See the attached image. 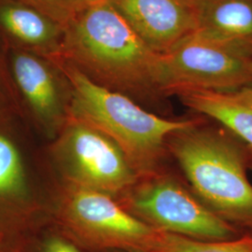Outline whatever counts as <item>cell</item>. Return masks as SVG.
<instances>
[{"label": "cell", "instance_id": "cell-1", "mask_svg": "<svg viewBox=\"0 0 252 252\" xmlns=\"http://www.w3.org/2000/svg\"><path fill=\"white\" fill-rule=\"evenodd\" d=\"M165 146L199 200L227 222L252 233V150L225 128L197 120L172 133Z\"/></svg>", "mask_w": 252, "mask_h": 252}, {"label": "cell", "instance_id": "cell-2", "mask_svg": "<svg viewBox=\"0 0 252 252\" xmlns=\"http://www.w3.org/2000/svg\"><path fill=\"white\" fill-rule=\"evenodd\" d=\"M67 76L72 88L70 118L111 138L139 178L159 172L167 137L195 121L158 117L126 95L94 82L77 68H69Z\"/></svg>", "mask_w": 252, "mask_h": 252}, {"label": "cell", "instance_id": "cell-3", "mask_svg": "<svg viewBox=\"0 0 252 252\" xmlns=\"http://www.w3.org/2000/svg\"><path fill=\"white\" fill-rule=\"evenodd\" d=\"M66 46L92 72L128 90H155L160 54L108 0L87 6L67 26Z\"/></svg>", "mask_w": 252, "mask_h": 252}, {"label": "cell", "instance_id": "cell-4", "mask_svg": "<svg viewBox=\"0 0 252 252\" xmlns=\"http://www.w3.org/2000/svg\"><path fill=\"white\" fill-rule=\"evenodd\" d=\"M120 204L153 229L204 241L230 240L241 230L218 216L180 181L156 172L122 194Z\"/></svg>", "mask_w": 252, "mask_h": 252}, {"label": "cell", "instance_id": "cell-5", "mask_svg": "<svg viewBox=\"0 0 252 252\" xmlns=\"http://www.w3.org/2000/svg\"><path fill=\"white\" fill-rule=\"evenodd\" d=\"M252 84V56L198 31L160 54L156 91H232Z\"/></svg>", "mask_w": 252, "mask_h": 252}, {"label": "cell", "instance_id": "cell-6", "mask_svg": "<svg viewBox=\"0 0 252 252\" xmlns=\"http://www.w3.org/2000/svg\"><path fill=\"white\" fill-rule=\"evenodd\" d=\"M66 236L99 252H149L159 231L131 215L109 194L69 185L61 211Z\"/></svg>", "mask_w": 252, "mask_h": 252}, {"label": "cell", "instance_id": "cell-7", "mask_svg": "<svg viewBox=\"0 0 252 252\" xmlns=\"http://www.w3.org/2000/svg\"><path fill=\"white\" fill-rule=\"evenodd\" d=\"M57 153L72 186L111 196L122 195L140 179L111 138L72 118L63 132Z\"/></svg>", "mask_w": 252, "mask_h": 252}, {"label": "cell", "instance_id": "cell-8", "mask_svg": "<svg viewBox=\"0 0 252 252\" xmlns=\"http://www.w3.org/2000/svg\"><path fill=\"white\" fill-rule=\"evenodd\" d=\"M108 1L158 54L200 29L203 0Z\"/></svg>", "mask_w": 252, "mask_h": 252}, {"label": "cell", "instance_id": "cell-9", "mask_svg": "<svg viewBox=\"0 0 252 252\" xmlns=\"http://www.w3.org/2000/svg\"><path fill=\"white\" fill-rule=\"evenodd\" d=\"M177 95L188 108L216 120L252 151V84L232 91H181Z\"/></svg>", "mask_w": 252, "mask_h": 252}, {"label": "cell", "instance_id": "cell-10", "mask_svg": "<svg viewBox=\"0 0 252 252\" xmlns=\"http://www.w3.org/2000/svg\"><path fill=\"white\" fill-rule=\"evenodd\" d=\"M200 29L252 56V0H203Z\"/></svg>", "mask_w": 252, "mask_h": 252}, {"label": "cell", "instance_id": "cell-11", "mask_svg": "<svg viewBox=\"0 0 252 252\" xmlns=\"http://www.w3.org/2000/svg\"><path fill=\"white\" fill-rule=\"evenodd\" d=\"M13 70L21 90L36 112L43 116L55 114L58 94L45 65L32 55L19 54L13 59Z\"/></svg>", "mask_w": 252, "mask_h": 252}, {"label": "cell", "instance_id": "cell-12", "mask_svg": "<svg viewBox=\"0 0 252 252\" xmlns=\"http://www.w3.org/2000/svg\"><path fill=\"white\" fill-rule=\"evenodd\" d=\"M0 22L19 39L43 45L54 40L58 26L36 9L22 5H7L0 9Z\"/></svg>", "mask_w": 252, "mask_h": 252}, {"label": "cell", "instance_id": "cell-13", "mask_svg": "<svg viewBox=\"0 0 252 252\" xmlns=\"http://www.w3.org/2000/svg\"><path fill=\"white\" fill-rule=\"evenodd\" d=\"M149 252H252V233L220 241H204L159 232Z\"/></svg>", "mask_w": 252, "mask_h": 252}, {"label": "cell", "instance_id": "cell-14", "mask_svg": "<svg viewBox=\"0 0 252 252\" xmlns=\"http://www.w3.org/2000/svg\"><path fill=\"white\" fill-rule=\"evenodd\" d=\"M24 184V169L13 144L0 135V194L18 191Z\"/></svg>", "mask_w": 252, "mask_h": 252}, {"label": "cell", "instance_id": "cell-15", "mask_svg": "<svg viewBox=\"0 0 252 252\" xmlns=\"http://www.w3.org/2000/svg\"><path fill=\"white\" fill-rule=\"evenodd\" d=\"M57 26L67 27L82 9L87 6L86 0H23Z\"/></svg>", "mask_w": 252, "mask_h": 252}, {"label": "cell", "instance_id": "cell-16", "mask_svg": "<svg viewBox=\"0 0 252 252\" xmlns=\"http://www.w3.org/2000/svg\"><path fill=\"white\" fill-rule=\"evenodd\" d=\"M81 249L67 236L54 235L41 244L39 252H83Z\"/></svg>", "mask_w": 252, "mask_h": 252}, {"label": "cell", "instance_id": "cell-17", "mask_svg": "<svg viewBox=\"0 0 252 252\" xmlns=\"http://www.w3.org/2000/svg\"><path fill=\"white\" fill-rule=\"evenodd\" d=\"M100 1H105V0H86L87 4H93V3H96V2H100Z\"/></svg>", "mask_w": 252, "mask_h": 252}, {"label": "cell", "instance_id": "cell-18", "mask_svg": "<svg viewBox=\"0 0 252 252\" xmlns=\"http://www.w3.org/2000/svg\"></svg>", "mask_w": 252, "mask_h": 252}, {"label": "cell", "instance_id": "cell-19", "mask_svg": "<svg viewBox=\"0 0 252 252\" xmlns=\"http://www.w3.org/2000/svg\"><path fill=\"white\" fill-rule=\"evenodd\" d=\"M251 170H252V165H251Z\"/></svg>", "mask_w": 252, "mask_h": 252}, {"label": "cell", "instance_id": "cell-20", "mask_svg": "<svg viewBox=\"0 0 252 252\" xmlns=\"http://www.w3.org/2000/svg\"></svg>", "mask_w": 252, "mask_h": 252}]
</instances>
